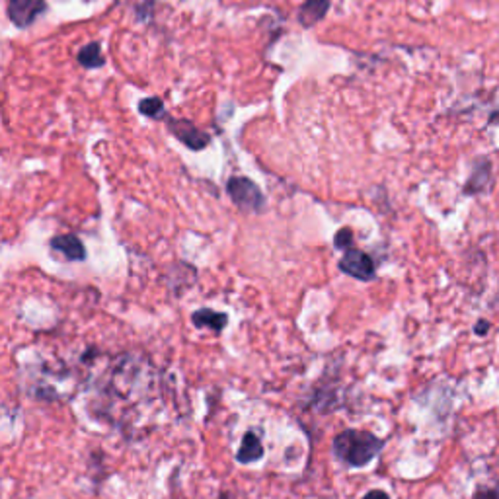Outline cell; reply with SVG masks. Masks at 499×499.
Returning <instances> with one entry per match:
<instances>
[{
    "label": "cell",
    "mask_w": 499,
    "mask_h": 499,
    "mask_svg": "<svg viewBox=\"0 0 499 499\" xmlns=\"http://www.w3.org/2000/svg\"><path fill=\"white\" fill-rule=\"evenodd\" d=\"M351 238H353V232H351V230H340V232L335 234V246H338V248H347V246L351 244Z\"/></svg>",
    "instance_id": "5bb4252c"
},
{
    "label": "cell",
    "mask_w": 499,
    "mask_h": 499,
    "mask_svg": "<svg viewBox=\"0 0 499 499\" xmlns=\"http://www.w3.org/2000/svg\"><path fill=\"white\" fill-rule=\"evenodd\" d=\"M472 499H499V486L496 488H489V486H480L474 491Z\"/></svg>",
    "instance_id": "4fadbf2b"
},
{
    "label": "cell",
    "mask_w": 499,
    "mask_h": 499,
    "mask_svg": "<svg viewBox=\"0 0 499 499\" xmlns=\"http://www.w3.org/2000/svg\"><path fill=\"white\" fill-rule=\"evenodd\" d=\"M139 112L146 117H158V115L164 114V104L158 98H146L139 104Z\"/></svg>",
    "instance_id": "7c38bea8"
},
{
    "label": "cell",
    "mask_w": 499,
    "mask_h": 499,
    "mask_svg": "<svg viewBox=\"0 0 499 499\" xmlns=\"http://www.w3.org/2000/svg\"><path fill=\"white\" fill-rule=\"evenodd\" d=\"M385 447L380 437L361 429H345L333 439V455L343 464L351 468H363Z\"/></svg>",
    "instance_id": "6da1fadb"
},
{
    "label": "cell",
    "mask_w": 499,
    "mask_h": 499,
    "mask_svg": "<svg viewBox=\"0 0 499 499\" xmlns=\"http://www.w3.org/2000/svg\"><path fill=\"white\" fill-rule=\"evenodd\" d=\"M191 322L198 328H209L213 332H222V328L229 322V316L225 312L211 310V308H201V310L193 312Z\"/></svg>",
    "instance_id": "9c48e42d"
},
{
    "label": "cell",
    "mask_w": 499,
    "mask_h": 499,
    "mask_svg": "<svg viewBox=\"0 0 499 499\" xmlns=\"http://www.w3.org/2000/svg\"><path fill=\"white\" fill-rule=\"evenodd\" d=\"M45 10V0H10L8 2V16L10 20L26 28Z\"/></svg>",
    "instance_id": "277c9868"
},
{
    "label": "cell",
    "mask_w": 499,
    "mask_h": 499,
    "mask_svg": "<svg viewBox=\"0 0 499 499\" xmlns=\"http://www.w3.org/2000/svg\"><path fill=\"white\" fill-rule=\"evenodd\" d=\"M227 191H229L232 201H234L242 211L260 213L263 205H265L260 187L256 186L252 180H248V177H230L229 184H227Z\"/></svg>",
    "instance_id": "7a4b0ae2"
},
{
    "label": "cell",
    "mask_w": 499,
    "mask_h": 499,
    "mask_svg": "<svg viewBox=\"0 0 499 499\" xmlns=\"http://www.w3.org/2000/svg\"><path fill=\"white\" fill-rule=\"evenodd\" d=\"M340 270L359 281L374 279V261L361 250H347L340 261Z\"/></svg>",
    "instance_id": "3957f363"
},
{
    "label": "cell",
    "mask_w": 499,
    "mask_h": 499,
    "mask_svg": "<svg viewBox=\"0 0 499 499\" xmlns=\"http://www.w3.org/2000/svg\"><path fill=\"white\" fill-rule=\"evenodd\" d=\"M489 328H491V324L482 318V320H478V322L474 324V333H476V335H488Z\"/></svg>",
    "instance_id": "9a60e30c"
},
{
    "label": "cell",
    "mask_w": 499,
    "mask_h": 499,
    "mask_svg": "<svg viewBox=\"0 0 499 499\" xmlns=\"http://www.w3.org/2000/svg\"><path fill=\"white\" fill-rule=\"evenodd\" d=\"M51 248L71 261H82L86 258V248H84L82 242L76 238L74 234L55 236L51 240Z\"/></svg>",
    "instance_id": "52a82bcc"
},
{
    "label": "cell",
    "mask_w": 499,
    "mask_h": 499,
    "mask_svg": "<svg viewBox=\"0 0 499 499\" xmlns=\"http://www.w3.org/2000/svg\"><path fill=\"white\" fill-rule=\"evenodd\" d=\"M489 186H491V162L488 158H480L478 162H474L472 174L464 186V193L476 195L482 191H488Z\"/></svg>",
    "instance_id": "8992f818"
},
{
    "label": "cell",
    "mask_w": 499,
    "mask_h": 499,
    "mask_svg": "<svg viewBox=\"0 0 499 499\" xmlns=\"http://www.w3.org/2000/svg\"><path fill=\"white\" fill-rule=\"evenodd\" d=\"M78 62L86 67V69H98L104 64V55L98 43H88L78 51Z\"/></svg>",
    "instance_id": "8fae6325"
},
{
    "label": "cell",
    "mask_w": 499,
    "mask_h": 499,
    "mask_svg": "<svg viewBox=\"0 0 499 499\" xmlns=\"http://www.w3.org/2000/svg\"><path fill=\"white\" fill-rule=\"evenodd\" d=\"M261 457H263V445H261L260 437L256 435L254 431H248L242 439V445L236 453V460L242 464H250V462L260 460Z\"/></svg>",
    "instance_id": "ba28073f"
},
{
    "label": "cell",
    "mask_w": 499,
    "mask_h": 499,
    "mask_svg": "<svg viewBox=\"0 0 499 499\" xmlns=\"http://www.w3.org/2000/svg\"><path fill=\"white\" fill-rule=\"evenodd\" d=\"M170 129H172V133H174L184 145L193 148V150H201V148H205V146L209 145V137L205 135V133H201L199 129H195L189 121L172 119V121H170Z\"/></svg>",
    "instance_id": "5b68a950"
},
{
    "label": "cell",
    "mask_w": 499,
    "mask_h": 499,
    "mask_svg": "<svg viewBox=\"0 0 499 499\" xmlns=\"http://www.w3.org/2000/svg\"><path fill=\"white\" fill-rule=\"evenodd\" d=\"M328 8H330V0H306L301 6L299 20L304 28H310V26L322 20Z\"/></svg>",
    "instance_id": "30bf717a"
},
{
    "label": "cell",
    "mask_w": 499,
    "mask_h": 499,
    "mask_svg": "<svg viewBox=\"0 0 499 499\" xmlns=\"http://www.w3.org/2000/svg\"><path fill=\"white\" fill-rule=\"evenodd\" d=\"M363 499H390V496L383 489H371L369 493H365Z\"/></svg>",
    "instance_id": "2e32d148"
}]
</instances>
